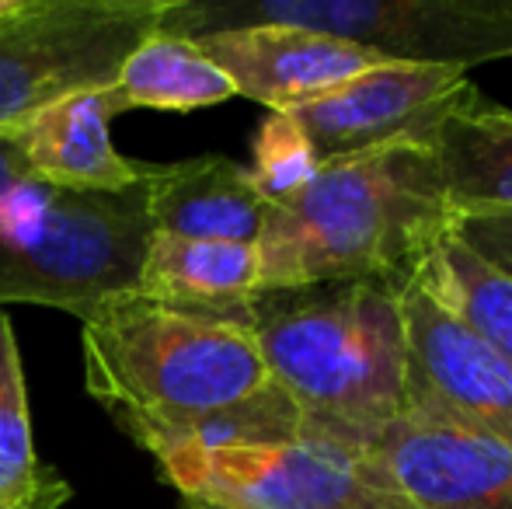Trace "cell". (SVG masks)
Listing matches in <instances>:
<instances>
[{
  "mask_svg": "<svg viewBox=\"0 0 512 509\" xmlns=\"http://www.w3.org/2000/svg\"><path fill=\"white\" fill-rule=\"evenodd\" d=\"M450 224L436 154L425 140L331 157L297 196L265 213L255 241L258 290L405 286Z\"/></svg>",
  "mask_w": 512,
  "mask_h": 509,
  "instance_id": "cell-1",
  "label": "cell"
},
{
  "mask_svg": "<svg viewBox=\"0 0 512 509\" xmlns=\"http://www.w3.org/2000/svg\"><path fill=\"white\" fill-rule=\"evenodd\" d=\"M251 332L272 384L300 412V436L370 450L405 415L408 342L398 283L265 290Z\"/></svg>",
  "mask_w": 512,
  "mask_h": 509,
  "instance_id": "cell-2",
  "label": "cell"
},
{
  "mask_svg": "<svg viewBox=\"0 0 512 509\" xmlns=\"http://www.w3.org/2000/svg\"><path fill=\"white\" fill-rule=\"evenodd\" d=\"M84 387L143 450L272 384L244 321L112 300L84 321Z\"/></svg>",
  "mask_w": 512,
  "mask_h": 509,
  "instance_id": "cell-3",
  "label": "cell"
},
{
  "mask_svg": "<svg viewBox=\"0 0 512 509\" xmlns=\"http://www.w3.org/2000/svg\"><path fill=\"white\" fill-rule=\"evenodd\" d=\"M150 238L147 182L91 192L25 178L0 196V307L42 304L88 321L136 293Z\"/></svg>",
  "mask_w": 512,
  "mask_h": 509,
  "instance_id": "cell-4",
  "label": "cell"
},
{
  "mask_svg": "<svg viewBox=\"0 0 512 509\" xmlns=\"http://www.w3.org/2000/svg\"><path fill=\"white\" fill-rule=\"evenodd\" d=\"M248 25L304 28L384 60L460 70L512 56V0H171L157 32L196 42Z\"/></svg>",
  "mask_w": 512,
  "mask_h": 509,
  "instance_id": "cell-5",
  "label": "cell"
},
{
  "mask_svg": "<svg viewBox=\"0 0 512 509\" xmlns=\"http://www.w3.org/2000/svg\"><path fill=\"white\" fill-rule=\"evenodd\" d=\"M171 0H0V126L112 88Z\"/></svg>",
  "mask_w": 512,
  "mask_h": 509,
  "instance_id": "cell-6",
  "label": "cell"
},
{
  "mask_svg": "<svg viewBox=\"0 0 512 509\" xmlns=\"http://www.w3.org/2000/svg\"><path fill=\"white\" fill-rule=\"evenodd\" d=\"M182 509H418L370 450L314 436L286 447L157 457Z\"/></svg>",
  "mask_w": 512,
  "mask_h": 509,
  "instance_id": "cell-7",
  "label": "cell"
},
{
  "mask_svg": "<svg viewBox=\"0 0 512 509\" xmlns=\"http://www.w3.org/2000/svg\"><path fill=\"white\" fill-rule=\"evenodd\" d=\"M405 412L443 415L512 450V367L415 276L401 286Z\"/></svg>",
  "mask_w": 512,
  "mask_h": 509,
  "instance_id": "cell-8",
  "label": "cell"
},
{
  "mask_svg": "<svg viewBox=\"0 0 512 509\" xmlns=\"http://www.w3.org/2000/svg\"><path fill=\"white\" fill-rule=\"evenodd\" d=\"M471 91L478 88L460 67L384 60L286 112L304 129L317 161H331L391 140L429 143L439 119Z\"/></svg>",
  "mask_w": 512,
  "mask_h": 509,
  "instance_id": "cell-9",
  "label": "cell"
},
{
  "mask_svg": "<svg viewBox=\"0 0 512 509\" xmlns=\"http://www.w3.org/2000/svg\"><path fill=\"white\" fill-rule=\"evenodd\" d=\"M370 454L418 509H512V450L443 415L405 412Z\"/></svg>",
  "mask_w": 512,
  "mask_h": 509,
  "instance_id": "cell-10",
  "label": "cell"
},
{
  "mask_svg": "<svg viewBox=\"0 0 512 509\" xmlns=\"http://www.w3.org/2000/svg\"><path fill=\"white\" fill-rule=\"evenodd\" d=\"M196 46L227 74L237 95L269 105L272 112L293 109L384 63V56L363 46L286 25L230 28L203 35Z\"/></svg>",
  "mask_w": 512,
  "mask_h": 509,
  "instance_id": "cell-11",
  "label": "cell"
},
{
  "mask_svg": "<svg viewBox=\"0 0 512 509\" xmlns=\"http://www.w3.org/2000/svg\"><path fill=\"white\" fill-rule=\"evenodd\" d=\"M119 116L108 88L60 98L0 133L21 150L35 178L60 189L119 192L147 182L154 164L119 154L108 136V123Z\"/></svg>",
  "mask_w": 512,
  "mask_h": 509,
  "instance_id": "cell-12",
  "label": "cell"
},
{
  "mask_svg": "<svg viewBox=\"0 0 512 509\" xmlns=\"http://www.w3.org/2000/svg\"><path fill=\"white\" fill-rule=\"evenodd\" d=\"M147 210L154 234L255 245L269 203L258 196L244 164L223 154H203L154 164L147 178Z\"/></svg>",
  "mask_w": 512,
  "mask_h": 509,
  "instance_id": "cell-13",
  "label": "cell"
},
{
  "mask_svg": "<svg viewBox=\"0 0 512 509\" xmlns=\"http://www.w3.org/2000/svg\"><path fill=\"white\" fill-rule=\"evenodd\" d=\"M258 252L237 241H192L154 234L143 258L136 297L175 311L251 325L258 297Z\"/></svg>",
  "mask_w": 512,
  "mask_h": 509,
  "instance_id": "cell-14",
  "label": "cell"
},
{
  "mask_svg": "<svg viewBox=\"0 0 512 509\" xmlns=\"http://www.w3.org/2000/svg\"><path fill=\"white\" fill-rule=\"evenodd\" d=\"M429 147L443 178L450 220L512 217V112L478 91L432 129Z\"/></svg>",
  "mask_w": 512,
  "mask_h": 509,
  "instance_id": "cell-15",
  "label": "cell"
},
{
  "mask_svg": "<svg viewBox=\"0 0 512 509\" xmlns=\"http://www.w3.org/2000/svg\"><path fill=\"white\" fill-rule=\"evenodd\" d=\"M115 109L196 112L234 98V84L192 39L154 32L126 63L108 88Z\"/></svg>",
  "mask_w": 512,
  "mask_h": 509,
  "instance_id": "cell-16",
  "label": "cell"
},
{
  "mask_svg": "<svg viewBox=\"0 0 512 509\" xmlns=\"http://www.w3.org/2000/svg\"><path fill=\"white\" fill-rule=\"evenodd\" d=\"M70 485L35 450L21 353L0 311V509H63Z\"/></svg>",
  "mask_w": 512,
  "mask_h": 509,
  "instance_id": "cell-17",
  "label": "cell"
},
{
  "mask_svg": "<svg viewBox=\"0 0 512 509\" xmlns=\"http://www.w3.org/2000/svg\"><path fill=\"white\" fill-rule=\"evenodd\" d=\"M415 279L512 367V276L446 231Z\"/></svg>",
  "mask_w": 512,
  "mask_h": 509,
  "instance_id": "cell-18",
  "label": "cell"
},
{
  "mask_svg": "<svg viewBox=\"0 0 512 509\" xmlns=\"http://www.w3.org/2000/svg\"><path fill=\"white\" fill-rule=\"evenodd\" d=\"M300 433L304 426H300L297 405L286 398L283 387L269 384L265 391L185 426L182 433L150 450V457L157 461L168 454H209V450L230 447H286V443H297Z\"/></svg>",
  "mask_w": 512,
  "mask_h": 509,
  "instance_id": "cell-19",
  "label": "cell"
},
{
  "mask_svg": "<svg viewBox=\"0 0 512 509\" xmlns=\"http://www.w3.org/2000/svg\"><path fill=\"white\" fill-rule=\"evenodd\" d=\"M317 154L290 112H269L251 143V182L269 206L286 203L317 175Z\"/></svg>",
  "mask_w": 512,
  "mask_h": 509,
  "instance_id": "cell-20",
  "label": "cell"
},
{
  "mask_svg": "<svg viewBox=\"0 0 512 509\" xmlns=\"http://www.w3.org/2000/svg\"><path fill=\"white\" fill-rule=\"evenodd\" d=\"M453 238L464 241L488 265L512 276V217H467L450 224Z\"/></svg>",
  "mask_w": 512,
  "mask_h": 509,
  "instance_id": "cell-21",
  "label": "cell"
},
{
  "mask_svg": "<svg viewBox=\"0 0 512 509\" xmlns=\"http://www.w3.org/2000/svg\"><path fill=\"white\" fill-rule=\"evenodd\" d=\"M25 178H32V168H28V161L21 157V150L0 133V196H7V192L25 182Z\"/></svg>",
  "mask_w": 512,
  "mask_h": 509,
  "instance_id": "cell-22",
  "label": "cell"
}]
</instances>
